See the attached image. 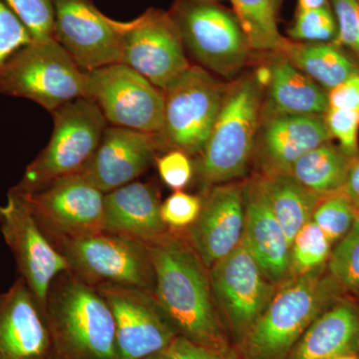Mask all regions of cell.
Wrapping results in <instances>:
<instances>
[{"mask_svg":"<svg viewBox=\"0 0 359 359\" xmlns=\"http://www.w3.org/2000/svg\"><path fill=\"white\" fill-rule=\"evenodd\" d=\"M202 203L198 196L175 191L161 204V217L170 230H186L199 217Z\"/></svg>","mask_w":359,"mask_h":359,"instance_id":"cell-35","label":"cell"},{"mask_svg":"<svg viewBox=\"0 0 359 359\" xmlns=\"http://www.w3.org/2000/svg\"><path fill=\"white\" fill-rule=\"evenodd\" d=\"M226 85L201 66L191 65L164 90L163 129L160 147L199 155L216 123Z\"/></svg>","mask_w":359,"mask_h":359,"instance_id":"cell-7","label":"cell"},{"mask_svg":"<svg viewBox=\"0 0 359 359\" xmlns=\"http://www.w3.org/2000/svg\"><path fill=\"white\" fill-rule=\"evenodd\" d=\"M86 98L99 106L113 126L160 135L164 91L123 63L86 71Z\"/></svg>","mask_w":359,"mask_h":359,"instance_id":"cell-9","label":"cell"},{"mask_svg":"<svg viewBox=\"0 0 359 359\" xmlns=\"http://www.w3.org/2000/svg\"><path fill=\"white\" fill-rule=\"evenodd\" d=\"M263 87L255 74L226 88L223 105L194 171L204 191L244 176L261 126Z\"/></svg>","mask_w":359,"mask_h":359,"instance_id":"cell-4","label":"cell"},{"mask_svg":"<svg viewBox=\"0 0 359 359\" xmlns=\"http://www.w3.org/2000/svg\"><path fill=\"white\" fill-rule=\"evenodd\" d=\"M325 120L330 134L339 141V147L349 157L358 159L359 112L328 108Z\"/></svg>","mask_w":359,"mask_h":359,"instance_id":"cell-36","label":"cell"},{"mask_svg":"<svg viewBox=\"0 0 359 359\" xmlns=\"http://www.w3.org/2000/svg\"><path fill=\"white\" fill-rule=\"evenodd\" d=\"M202 199L199 217L186 229V236L205 268L210 269L237 249L244 237L243 185L212 187Z\"/></svg>","mask_w":359,"mask_h":359,"instance_id":"cell-17","label":"cell"},{"mask_svg":"<svg viewBox=\"0 0 359 359\" xmlns=\"http://www.w3.org/2000/svg\"><path fill=\"white\" fill-rule=\"evenodd\" d=\"M256 179L269 209L292 245L295 235L313 219L323 196L311 192L290 174L261 175Z\"/></svg>","mask_w":359,"mask_h":359,"instance_id":"cell-25","label":"cell"},{"mask_svg":"<svg viewBox=\"0 0 359 359\" xmlns=\"http://www.w3.org/2000/svg\"><path fill=\"white\" fill-rule=\"evenodd\" d=\"M33 41L22 21L4 0H0V70L18 52Z\"/></svg>","mask_w":359,"mask_h":359,"instance_id":"cell-34","label":"cell"},{"mask_svg":"<svg viewBox=\"0 0 359 359\" xmlns=\"http://www.w3.org/2000/svg\"><path fill=\"white\" fill-rule=\"evenodd\" d=\"M209 276L219 316L241 344L278 287L264 275L244 237L237 249L209 269Z\"/></svg>","mask_w":359,"mask_h":359,"instance_id":"cell-11","label":"cell"},{"mask_svg":"<svg viewBox=\"0 0 359 359\" xmlns=\"http://www.w3.org/2000/svg\"><path fill=\"white\" fill-rule=\"evenodd\" d=\"M44 311L56 359H119L109 306L72 271L55 278Z\"/></svg>","mask_w":359,"mask_h":359,"instance_id":"cell-3","label":"cell"},{"mask_svg":"<svg viewBox=\"0 0 359 359\" xmlns=\"http://www.w3.org/2000/svg\"><path fill=\"white\" fill-rule=\"evenodd\" d=\"M170 229L161 217V204L155 189L149 184L132 182L105 194L104 231L153 242Z\"/></svg>","mask_w":359,"mask_h":359,"instance_id":"cell-22","label":"cell"},{"mask_svg":"<svg viewBox=\"0 0 359 359\" xmlns=\"http://www.w3.org/2000/svg\"><path fill=\"white\" fill-rule=\"evenodd\" d=\"M158 171L165 184L175 191L189 185L194 175V165L182 151L172 150L157 160Z\"/></svg>","mask_w":359,"mask_h":359,"instance_id":"cell-38","label":"cell"},{"mask_svg":"<svg viewBox=\"0 0 359 359\" xmlns=\"http://www.w3.org/2000/svg\"><path fill=\"white\" fill-rule=\"evenodd\" d=\"M0 231L13 252L18 273L45 308L52 283L69 264L47 237L20 194L9 191L0 205Z\"/></svg>","mask_w":359,"mask_h":359,"instance_id":"cell-13","label":"cell"},{"mask_svg":"<svg viewBox=\"0 0 359 359\" xmlns=\"http://www.w3.org/2000/svg\"><path fill=\"white\" fill-rule=\"evenodd\" d=\"M334 7L337 36L334 43L349 49L359 59L358 0H330Z\"/></svg>","mask_w":359,"mask_h":359,"instance_id":"cell-37","label":"cell"},{"mask_svg":"<svg viewBox=\"0 0 359 359\" xmlns=\"http://www.w3.org/2000/svg\"><path fill=\"white\" fill-rule=\"evenodd\" d=\"M342 192L346 194L354 208L359 211V157L354 161Z\"/></svg>","mask_w":359,"mask_h":359,"instance_id":"cell-41","label":"cell"},{"mask_svg":"<svg viewBox=\"0 0 359 359\" xmlns=\"http://www.w3.org/2000/svg\"><path fill=\"white\" fill-rule=\"evenodd\" d=\"M143 359H172L171 356L169 355V353L167 351H164V353H159L153 354V355L148 356V358H145Z\"/></svg>","mask_w":359,"mask_h":359,"instance_id":"cell-43","label":"cell"},{"mask_svg":"<svg viewBox=\"0 0 359 359\" xmlns=\"http://www.w3.org/2000/svg\"><path fill=\"white\" fill-rule=\"evenodd\" d=\"M114 316L119 359H143L164 353L179 337L152 292L133 285H93Z\"/></svg>","mask_w":359,"mask_h":359,"instance_id":"cell-12","label":"cell"},{"mask_svg":"<svg viewBox=\"0 0 359 359\" xmlns=\"http://www.w3.org/2000/svg\"><path fill=\"white\" fill-rule=\"evenodd\" d=\"M359 355V304L342 297L309 325L287 359Z\"/></svg>","mask_w":359,"mask_h":359,"instance_id":"cell-23","label":"cell"},{"mask_svg":"<svg viewBox=\"0 0 359 359\" xmlns=\"http://www.w3.org/2000/svg\"><path fill=\"white\" fill-rule=\"evenodd\" d=\"M20 195L50 241L104 231L105 194L80 172L57 179L39 192Z\"/></svg>","mask_w":359,"mask_h":359,"instance_id":"cell-15","label":"cell"},{"mask_svg":"<svg viewBox=\"0 0 359 359\" xmlns=\"http://www.w3.org/2000/svg\"><path fill=\"white\" fill-rule=\"evenodd\" d=\"M275 53L278 56L269 65L271 76L262 104L261 122L283 115H325L330 108L327 91Z\"/></svg>","mask_w":359,"mask_h":359,"instance_id":"cell-24","label":"cell"},{"mask_svg":"<svg viewBox=\"0 0 359 359\" xmlns=\"http://www.w3.org/2000/svg\"><path fill=\"white\" fill-rule=\"evenodd\" d=\"M53 132L46 147L32 161L11 191L39 192L52 182L81 171L93 157L106 130L102 111L90 98L76 99L53 113Z\"/></svg>","mask_w":359,"mask_h":359,"instance_id":"cell-5","label":"cell"},{"mask_svg":"<svg viewBox=\"0 0 359 359\" xmlns=\"http://www.w3.org/2000/svg\"><path fill=\"white\" fill-rule=\"evenodd\" d=\"M327 271L346 294L359 297V211L351 230L332 249Z\"/></svg>","mask_w":359,"mask_h":359,"instance_id":"cell-30","label":"cell"},{"mask_svg":"<svg viewBox=\"0 0 359 359\" xmlns=\"http://www.w3.org/2000/svg\"><path fill=\"white\" fill-rule=\"evenodd\" d=\"M273 4H275V7L278 6V4H280V0H273Z\"/></svg>","mask_w":359,"mask_h":359,"instance_id":"cell-45","label":"cell"},{"mask_svg":"<svg viewBox=\"0 0 359 359\" xmlns=\"http://www.w3.org/2000/svg\"><path fill=\"white\" fill-rule=\"evenodd\" d=\"M53 37L82 70L122 62L124 22L104 15L92 0H53Z\"/></svg>","mask_w":359,"mask_h":359,"instance_id":"cell-16","label":"cell"},{"mask_svg":"<svg viewBox=\"0 0 359 359\" xmlns=\"http://www.w3.org/2000/svg\"><path fill=\"white\" fill-rule=\"evenodd\" d=\"M332 359H359V355L358 354H346V355H341Z\"/></svg>","mask_w":359,"mask_h":359,"instance_id":"cell-44","label":"cell"},{"mask_svg":"<svg viewBox=\"0 0 359 359\" xmlns=\"http://www.w3.org/2000/svg\"><path fill=\"white\" fill-rule=\"evenodd\" d=\"M157 135L113 126L106 128L93 157L79 171L104 194L134 182L154 160Z\"/></svg>","mask_w":359,"mask_h":359,"instance_id":"cell-19","label":"cell"},{"mask_svg":"<svg viewBox=\"0 0 359 359\" xmlns=\"http://www.w3.org/2000/svg\"><path fill=\"white\" fill-rule=\"evenodd\" d=\"M276 52L325 91L339 86L359 68L334 42L302 43L287 39Z\"/></svg>","mask_w":359,"mask_h":359,"instance_id":"cell-26","label":"cell"},{"mask_svg":"<svg viewBox=\"0 0 359 359\" xmlns=\"http://www.w3.org/2000/svg\"><path fill=\"white\" fill-rule=\"evenodd\" d=\"M355 160L330 141L302 156L290 174L311 192L325 197L342 192Z\"/></svg>","mask_w":359,"mask_h":359,"instance_id":"cell-27","label":"cell"},{"mask_svg":"<svg viewBox=\"0 0 359 359\" xmlns=\"http://www.w3.org/2000/svg\"><path fill=\"white\" fill-rule=\"evenodd\" d=\"M121 63L163 91L183 74L191 65L172 14L150 8L124 22Z\"/></svg>","mask_w":359,"mask_h":359,"instance_id":"cell-14","label":"cell"},{"mask_svg":"<svg viewBox=\"0 0 359 359\" xmlns=\"http://www.w3.org/2000/svg\"><path fill=\"white\" fill-rule=\"evenodd\" d=\"M22 21L34 41L54 39L53 0H4Z\"/></svg>","mask_w":359,"mask_h":359,"instance_id":"cell-33","label":"cell"},{"mask_svg":"<svg viewBox=\"0 0 359 359\" xmlns=\"http://www.w3.org/2000/svg\"><path fill=\"white\" fill-rule=\"evenodd\" d=\"M327 98L332 109L359 112V68L346 81L328 91Z\"/></svg>","mask_w":359,"mask_h":359,"instance_id":"cell-40","label":"cell"},{"mask_svg":"<svg viewBox=\"0 0 359 359\" xmlns=\"http://www.w3.org/2000/svg\"><path fill=\"white\" fill-rule=\"evenodd\" d=\"M257 163L262 175L290 174L313 149L332 140L325 115H283L261 122Z\"/></svg>","mask_w":359,"mask_h":359,"instance_id":"cell-20","label":"cell"},{"mask_svg":"<svg viewBox=\"0 0 359 359\" xmlns=\"http://www.w3.org/2000/svg\"><path fill=\"white\" fill-rule=\"evenodd\" d=\"M358 1H359V0H358Z\"/></svg>","mask_w":359,"mask_h":359,"instance_id":"cell-46","label":"cell"},{"mask_svg":"<svg viewBox=\"0 0 359 359\" xmlns=\"http://www.w3.org/2000/svg\"><path fill=\"white\" fill-rule=\"evenodd\" d=\"M0 94L27 99L53 113L86 95V71L55 39L33 41L0 70Z\"/></svg>","mask_w":359,"mask_h":359,"instance_id":"cell-6","label":"cell"},{"mask_svg":"<svg viewBox=\"0 0 359 359\" xmlns=\"http://www.w3.org/2000/svg\"><path fill=\"white\" fill-rule=\"evenodd\" d=\"M51 242L65 257L70 271L90 285L120 283L154 294V266L145 243L106 231Z\"/></svg>","mask_w":359,"mask_h":359,"instance_id":"cell-8","label":"cell"},{"mask_svg":"<svg viewBox=\"0 0 359 359\" xmlns=\"http://www.w3.org/2000/svg\"><path fill=\"white\" fill-rule=\"evenodd\" d=\"M0 359H56L43 306L20 276L0 294Z\"/></svg>","mask_w":359,"mask_h":359,"instance_id":"cell-18","label":"cell"},{"mask_svg":"<svg viewBox=\"0 0 359 359\" xmlns=\"http://www.w3.org/2000/svg\"><path fill=\"white\" fill-rule=\"evenodd\" d=\"M167 353L172 359H238L230 348L226 351L207 348L182 337L174 340Z\"/></svg>","mask_w":359,"mask_h":359,"instance_id":"cell-39","label":"cell"},{"mask_svg":"<svg viewBox=\"0 0 359 359\" xmlns=\"http://www.w3.org/2000/svg\"><path fill=\"white\" fill-rule=\"evenodd\" d=\"M358 212L346 194L335 193L320 200L311 221L320 226L334 247L351 230Z\"/></svg>","mask_w":359,"mask_h":359,"instance_id":"cell-31","label":"cell"},{"mask_svg":"<svg viewBox=\"0 0 359 359\" xmlns=\"http://www.w3.org/2000/svg\"><path fill=\"white\" fill-rule=\"evenodd\" d=\"M346 294L327 264L278 285L240 344L245 359H287L309 325Z\"/></svg>","mask_w":359,"mask_h":359,"instance_id":"cell-2","label":"cell"},{"mask_svg":"<svg viewBox=\"0 0 359 359\" xmlns=\"http://www.w3.org/2000/svg\"><path fill=\"white\" fill-rule=\"evenodd\" d=\"M290 36L297 41L308 43H327L337 39V25L334 14L330 7L297 11L294 25L290 28Z\"/></svg>","mask_w":359,"mask_h":359,"instance_id":"cell-32","label":"cell"},{"mask_svg":"<svg viewBox=\"0 0 359 359\" xmlns=\"http://www.w3.org/2000/svg\"><path fill=\"white\" fill-rule=\"evenodd\" d=\"M146 245L154 266L156 299L179 337L207 348L229 349L209 269L186 233L169 230Z\"/></svg>","mask_w":359,"mask_h":359,"instance_id":"cell-1","label":"cell"},{"mask_svg":"<svg viewBox=\"0 0 359 359\" xmlns=\"http://www.w3.org/2000/svg\"><path fill=\"white\" fill-rule=\"evenodd\" d=\"M243 194L245 241L264 275L278 287L290 278L289 240L269 209L256 178L243 185Z\"/></svg>","mask_w":359,"mask_h":359,"instance_id":"cell-21","label":"cell"},{"mask_svg":"<svg viewBox=\"0 0 359 359\" xmlns=\"http://www.w3.org/2000/svg\"><path fill=\"white\" fill-rule=\"evenodd\" d=\"M332 249L334 245L320 226L309 221L295 235L290 245V278L327 266Z\"/></svg>","mask_w":359,"mask_h":359,"instance_id":"cell-29","label":"cell"},{"mask_svg":"<svg viewBox=\"0 0 359 359\" xmlns=\"http://www.w3.org/2000/svg\"><path fill=\"white\" fill-rule=\"evenodd\" d=\"M170 13L184 45L205 69L231 77L244 67L250 47L228 11L207 0H180Z\"/></svg>","mask_w":359,"mask_h":359,"instance_id":"cell-10","label":"cell"},{"mask_svg":"<svg viewBox=\"0 0 359 359\" xmlns=\"http://www.w3.org/2000/svg\"><path fill=\"white\" fill-rule=\"evenodd\" d=\"M330 0H297V11H311L330 7Z\"/></svg>","mask_w":359,"mask_h":359,"instance_id":"cell-42","label":"cell"},{"mask_svg":"<svg viewBox=\"0 0 359 359\" xmlns=\"http://www.w3.org/2000/svg\"><path fill=\"white\" fill-rule=\"evenodd\" d=\"M241 29L250 49L280 50L285 43L276 26L273 0H231Z\"/></svg>","mask_w":359,"mask_h":359,"instance_id":"cell-28","label":"cell"}]
</instances>
